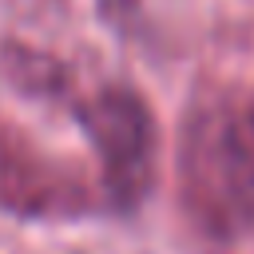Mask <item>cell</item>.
Listing matches in <instances>:
<instances>
[{
  "label": "cell",
  "mask_w": 254,
  "mask_h": 254,
  "mask_svg": "<svg viewBox=\"0 0 254 254\" xmlns=\"http://www.w3.org/2000/svg\"><path fill=\"white\" fill-rule=\"evenodd\" d=\"M179 198L190 226L214 242L254 230V115L222 95L198 99L179 139Z\"/></svg>",
  "instance_id": "cell-1"
},
{
  "label": "cell",
  "mask_w": 254,
  "mask_h": 254,
  "mask_svg": "<svg viewBox=\"0 0 254 254\" xmlns=\"http://www.w3.org/2000/svg\"><path fill=\"white\" fill-rule=\"evenodd\" d=\"M79 123L99 159L103 194L115 210H135L159 171V123L151 103L131 87H103L79 103Z\"/></svg>",
  "instance_id": "cell-2"
},
{
  "label": "cell",
  "mask_w": 254,
  "mask_h": 254,
  "mask_svg": "<svg viewBox=\"0 0 254 254\" xmlns=\"http://www.w3.org/2000/svg\"><path fill=\"white\" fill-rule=\"evenodd\" d=\"M0 206L28 218H67L87 210L83 179L16 131H0Z\"/></svg>",
  "instance_id": "cell-3"
},
{
  "label": "cell",
  "mask_w": 254,
  "mask_h": 254,
  "mask_svg": "<svg viewBox=\"0 0 254 254\" xmlns=\"http://www.w3.org/2000/svg\"><path fill=\"white\" fill-rule=\"evenodd\" d=\"M0 67H4V75H8L20 91H28V95H48V99H56V95L67 91V67H64L56 56L36 52L32 44L8 40V44L0 48Z\"/></svg>",
  "instance_id": "cell-4"
},
{
  "label": "cell",
  "mask_w": 254,
  "mask_h": 254,
  "mask_svg": "<svg viewBox=\"0 0 254 254\" xmlns=\"http://www.w3.org/2000/svg\"><path fill=\"white\" fill-rule=\"evenodd\" d=\"M250 115H254V107H250Z\"/></svg>",
  "instance_id": "cell-5"
}]
</instances>
